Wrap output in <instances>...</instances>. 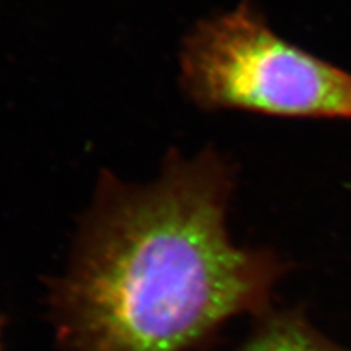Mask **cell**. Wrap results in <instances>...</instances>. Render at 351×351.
Wrapping results in <instances>:
<instances>
[{
  "mask_svg": "<svg viewBox=\"0 0 351 351\" xmlns=\"http://www.w3.org/2000/svg\"><path fill=\"white\" fill-rule=\"evenodd\" d=\"M238 351H351L319 332L300 309L263 313Z\"/></svg>",
  "mask_w": 351,
  "mask_h": 351,
  "instance_id": "3957f363",
  "label": "cell"
},
{
  "mask_svg": "<svg viewBox=\"0 0 351 351\" xmlns=\"http://www.w3.org/2000/svg\"><path fill=\"white\" fill-rule=\"evenodd\" d=\"M2 330H3V317L0 315V351H3V348H2Z\"/></svg>",
  "mask_w": 351,
  "mask_h": 351,
  "instance_id": "277c9868",
  "label": "cell"
},
{
  "mask_svg": "<svg viewBox=\"0 0 351 351\" xmlns=\"http://www.w3.org/2000/svg\"><path fill=\"white\" fill-rule=\"evenodd\" d=\"M238 171L218 148L171 150L150 182L101 171L49 313L62 351H189L270 309L287 263L232 243Z\"/></svg>",
  "mask_w": 351,
  "mask_h": 351,
  "instance_id": "6da1fadb",
  "label": "cell"
},
{
  "mask_svg": "<svg viewBox=\"0 0 351 351\" xmlns=\"http://www.w3.org/2000/svg\"><path fill=\"white\" fill-rule=\"evenodd\" d=\"M182 93L202 111L351 121V73L280 36L252 0L189 29L179 51Z\"/></svg>",
  "mask_w": 351,
  "mask_h": 351,
  "instance_id": "7a4b0ae2",
  "label": "cell"
}]
</instances>
